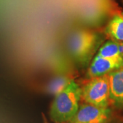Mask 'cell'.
Instances as JSON below:
<instances>
[{"instance_id":"3957f363","label":"cell","mask_w":123,"mask_h":123,"mask_svg":"<svg viewBox=\"0 0 123 123\" xmlns=\"http://www.w3.org/2000/svg\"><path fill=\"white\" fill-rule=\"evenodd\" d=\"M81 98L86 103L108 107L110 102L108 75L90 79L81 88Z\"/></svg>"},{"instance_id":"8992f818","label":"cell","mask_w":123,"mask_h":123,"mask_svg":"<svg viewBox=\"0 0 123 123\" xmlns=\"http://www.w3.org/2000/svg\"><path fill=\"white\" fill-rule=\"evenodd\" d=\"M110 102L117 107H123V67L108 74Z\"/></svg>"},{"instance_id":"30bf717a","label":"cell","mask_w":123,"mask_h":123,"mask_svg":"<svg viewBox=\"0 0 123 123\" xmlns=\"http://www.w3.org/2000/svg\"><path fill=\"white\" fill-rule=\"evenodd\" d=\"M118 51L120 56L123 59V42H118Z\"/></svg>"},{"instance_id":"277c9868","label":"cell","mask_w":123,"mask_h":123,"mask_svg":"<svg viewBox=\"0 0 123 123\" xmlns=\"http://www.w3.org/2000/svg\"><path fill=\"white\" fill-rule=\"evenodd\" d=\"M111 110L89 103L81 104L77 114L68 123H109Z\"/></svg>"},{"instance_id":"5b68a950","label":"cell","mask_w":123,"mask_h":123,"mask_svg":"<svg viewBox=\"0 0 123 123\" xmlns=\"http://www.w3.org/2000/svg\"><path fill=\"white\" fill-rule=\"evenodd\" d=\"M123 67V58H105L95 55L88 66L86 75L89 79L108 75L111 72Z\"/></svg>"},{"instance_id":"6da1fadb","label":"cell","mask_w":123,"mask_h":123,"mask_svg":"<svg viewBox=\"0 0 123 123\" xmlns=\"http://www.w3.org/2000/svg\"><path fill=\"white\" fill-rule=\"evenodd\" d=\"M81 98V88L73 80L61 92L55 95L49 116L55 123H69L77 114Z\"/></svg>"},{"instance_id":"8fae6325","label":"cell","mask_w":123,"mask_h":123,"mask_svg":"<svg viewBox=\"0 0 123 123\" xmlns=\"http://www.w3.org/2000/svg\"><path fill=\"white\" fill-rule=\"evenodd\" d=\"M44 123H49L48 122H47V120L45 118V117H44Z\"/></svg>"},{"instance_id":"7a4b0ae2","label":"cell","mask_w":123,"mask_h":123,"mask_svg":"<svg viewBox=\"0 0 123 123\" xmlns=\"http://www.w3.org/2000/svg\"><path fill=\"white\" fill-rule=\"evenodd\" d=\"M103 38L99 34L88 30H76L67 39V49L77 63L85 66L98 52Z\"/></svg>"},{"instance_id":"ba28073f","label":"cell","mask_w":123,"mask_h":123,"mask_svg":"<svg viewBox=\"0 0 123 123\" xmlns=\"http://www.w3.org/2000/svg\"><path fill=\"white\" fill-rule=\"evenodd\" d=\"M97 55L105 58H122L118 51V42L110 40L103 44L99 48Z\"/></svg>"},{"instance_id":"9c48e42d","label":"cell","mask_w":123,"mask_h":123,"mask_svg":"<svg viewBox=\"0 0 123 123\" xmlns=\"http://www.w3.org/2000/svg\"><path fill=\"white\" fill-rule=\"evenodd\" d=\"M70 81V79H68L67 77H57L53 79L48 86V91L51 94L56 95L57 93L61 92L64 88H66Z\"/></svg>"},{"instance_id":"52a82bcc","label":"cell","mask_w":123,"mask_h":123,"mask_svg":"<svg viewBox=\"0 0 123 123\" xmlns=\"http://www.w3.org/2000/svg\"><path fill=\"white\" fill-rule=\"evenodd\" d=\"M111 40L123 42V12H118L111 17L105 29Z\"/></svg>"}]
</instances>
